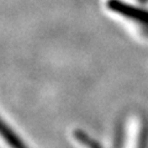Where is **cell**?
I'll return each instance as SVG.
<instances>
[{
	"label": "cell",
	"instance_id": "obj_1",
	"mask_svg": "<svg viewBox=\"0 0 148 148\" xmlns=\"http://www.w3.org/2000/svg\"><path fill=\"white\" fill-rule=\"evenodd\" d=\"M0 145L4 148H35L0 114Z\"/></svg>",
	"mask_w": 148,
	"mask_h": 148
}]
</instances>
